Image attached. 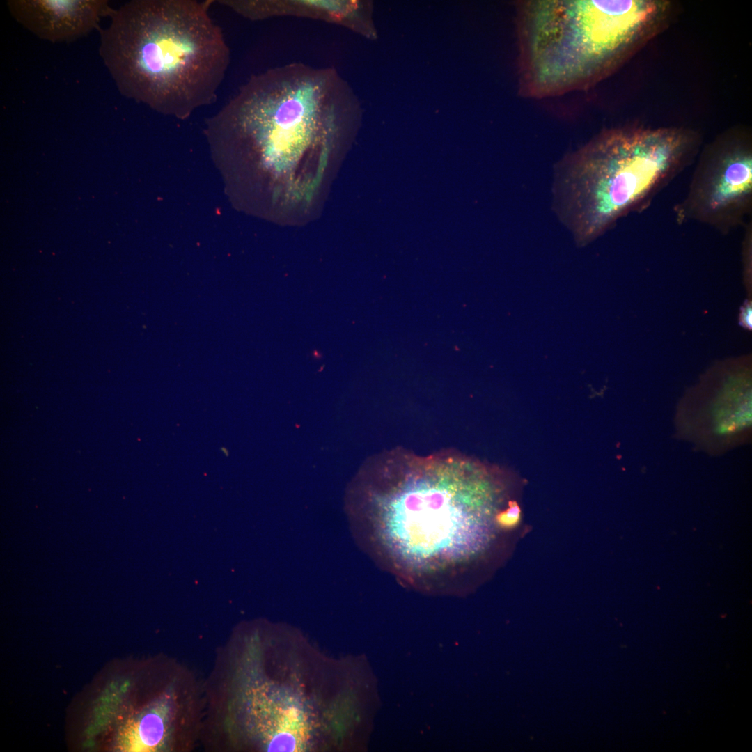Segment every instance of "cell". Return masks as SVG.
Here are the masks:
<instances>
[{
    "instance_id": "6da1fadb",
    "label": "cell",
    "mask_w": 752,
    "mask_h": 752,
    "mask_svg": "<svg viewBox=\"0 0 752 752\" xmlns=\"http://www.w3.org/2000/svg\"><path fill=\"white\" fill-rule=\"evenodd\" d=\"M368 481L363 511L374 551L403 582H467L493 531L483 469L454 452L396 451Z\"/></svg>"
},
{
    "instance_id": "277c9868",
    "label": "cell",
    "mask_w": 752,
    "mask_h": 752,
    "mask_svg": "<svg viewBox=\"0 0 752 752\" xmlns=\"http://www.w3.org/2000/svg\"><path fill=\"white\" fill-rule=\"evenodd\" d=\"M699 136L682 127L628 126L600 133L556 171L555 201L577 240L587 243L643 211L690 165Z\"/></svg>"
},
{
    "instance_id": "52a82bcc",
    "label": "cell",
    "mask_w": 752,
    "mask_h": 752,
    "mask_svg": "<svg viewBox=\"0 0 752 752\" xmlns=\"http://www.w3.org/2000/svg\"><path fill=\"white\" fill-rule=\"evenodd\" d=\"M8 10L38 38L70 42L99 31L102 18L112 10L107 0H9Z\"/></svg>"
},
{
    "instance_id": "9c48e42d",
    "label": "cell",
    "mask_w": 752,
    "mask_h": 752,
    "mask_svg": "<svg viewBox=\"0 0 752 752\" xmlns=\"http://www.w3.org/2000/svg\"><path fill=\"white\" fill-rule=\"evenodd\" d=\"M167 707L151 708L130 721L120 735V748L128 751H148L158 749L167 733Z\"/></svg>"
},
{
    "instance_id": "3957f363",
    "label": "cell",
    "mask_w": 752,
    "mask_h": 752,
    "mask_svg": "<svg viewBox=\"0 0 752 752\" xmlns=\"http://www.w3.org/2000/svg\"><path fill=\"white\" fill-rule=\"evenodd\" d=\"M360 109L335 70L292 63L252 76L209 125L221 146L289 169L324 161Z\"/></svg>"
},
{
    "instance_id": "7a4b0ae2",
    "label": "cell",
    "mask_w": 752,
    "mask_h": 752,
    "mask_svg": "<svg viewBox=\"0 0 752 752\" xmlns=\"http://www.w3.org/2000/svg\"><path fill=\"white\" fill-rule=\"evenodd\" d=\"M212 2L132 0L112 8L99 54L122 95L179 118L216 101L230 50Z\"/></svg>"
},
{
    "instance_id": "5b68a950",
    "label": "cell",
    "mask_w": 752,
    "mask_h": 752,
    "mask_svg": "<svg viewBox=\"0 0 752 752\" xmlns=\"http://www.w3.org/2000/svg\"><path fill=\"white\" fill-rule=\"evenodd\" d=\"M654 0L531 1L521 22L524 92L581 88L614 65L660 19Z\"/></svg>"
},
{
    "instance_id": "30bf717a",
    "label": "cell",
    "mask_w": 752,
    "mask_h": 752,
    "mask_svg": "<svg viewBox=\"0 0 752 752\" xmlns=\"http://www.w3.org/2000/svg\"><path fill=\"white\" fill-rule=\"evenodd\" d=\"M743 316H744L743 317L744 323L746 324V325L748 327H751L750 324H751V308H747L744 309Z\"/></svg>"
},
{
    "instance_id": "ba28073f",
    "label": "cell",
    "mask_w": 752,
    "mask_h": 752,
    "mask_svg": "<svg viewBox=\"0 0 752 752\" xmlns=\"http://www.w3.org/2000/svg\"><path fill=\"white\" fill-rule=\"evenodd\" d=\"M228 7L252 20L293 15L311 17L345 26L368 38L376 37L371 4L361 1L293 0L230 1Z\"/></svg>"
},
{
    "instance_id": "8992f818",
    "label": "cell",
    "mask_w": 752,
    "mask_h": 752,
    "mask_svg": "<svg viewBox=\"0 0 752 752\" xmlns=\"http://www.w3.org/2000/svg\"><path fill=\"white\" fill-rule=\"evenodd\" d=\"M752 210V148L744 132L719 137L702 152L687 194L674 207L677 222L694 221L728 233Z\"/></svg>"
}]
</instances>
